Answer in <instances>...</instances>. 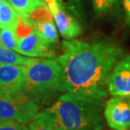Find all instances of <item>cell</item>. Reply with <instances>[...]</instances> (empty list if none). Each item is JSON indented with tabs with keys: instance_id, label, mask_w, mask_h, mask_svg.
<instances>
[{
	"instance_id": "16",
	"label": "cell",
	"mask_w": 130,
	"mask_h": 130,
	"mask_svg": "<svg viewBox=\"0 0 130 130\" xmlns=\"http://www.w3.org/2000/svg\"><path fill=\"white\" fill-rule=\"evenodd\" d=\"M118 0H92L95 9L98 12H106L114 7Z\"/></svg>"
},
{
	"instance_id": "12",
	"label": "cell",
	"mask_w": 130,
	"mask_h": 130,
	"mask_svg": "<svg viewBox=\"0 0 130 130\" xmlns=\"http://www.w3.org/2000/svg\"><path fill=\"white\" fill-rule=\"evenodd\" d=\"M20 14L9 3L5 0H0V29L16 27Z\"/></svg>"
},
{
	"instance_id": "1",
	"label": "cell",
	"mask_w": 130,
	"mask_h": 130,
	"mask_svg": "<svg viewBox=\"0 0 130 130\" xmlns=\"http://www.w3.org/2000/svg\"><path fill=\"white\" fill-rule=\"evenodd\" d=\"M123 56V49L108 41H64L63 53L57 58L63 92L103 101L108 95L109 75Z\"/></svg>"
},
{
	"instance_id": "9",
	"label": "cell",
	"mask_w": 130,
	"mask_h": 130,
	"mask_svg": "<svg viewBox=\"0 0 130 130\" xmlns=\"http://www.w3.org/2000/svg\"><path fill=\"white\" fill-rule=\"evenodd\" d=\"M107 90L111 96L130 98V53L113 67L108 78Z\"/></svg>"
},
{
	"instance_id": "6",
	"label": "cell",
	"mask_w": 130,
	"mask_h": 130,
	"mask_svg": "<svg viewBox=\"0 0 130 130\" xmlns=\"http://www.w3.org/2000/svg\"><path fill=\"white\" fill-rule=\"evenodd\" d=\"M103 116L111 129L130 130V98H110L104 106Z\"/></svg>"
},
{
	"instance_id": "10",
	"label": "cell",
	"mask_w": 130,
	"mask_h": 130,
	"mask_svg": "<svg viewBox=\"0 0 130 130\" xmlns=\"http://www.w3.org/2000/svg\"><path fill=\"white\" fill-rule=\"evenodd\" d=\"M27 18L35 25L36 30L42 39L49 44L58 41V29L50 10L46 5L40 6L28 14Z\"/></svg>"
},
{
	"instance_id": "5",
	"label": "cell",
	"mask_w": 130,
	"mask_h": 130,
	"mask_svg": "<svg viewBox=\"0 0 130 130\" xmlns=\"http://www.w3.org/2000/svg\"><path fill=\"white\" fill-rule=\"evenodd\" d=\"M38 110L37 102L25 95L14 97L0 96V122L28 123L38 113Z\"/></svg>"
},
{
	"instance_id": "4",
	"label": "cell",
	"mask_w": 130,
	"mask_h": 130,
	"mask_svg": "<svg viewBox=\"0 0 130 130\" xmlns=\"http://www.w3.org/2000/svg\"><path fill=\"white\" fill-rule=\"evenodd\" d=\"M15 35L17 40L15 52L18 53L30 58H53L54 53L50 44L39 35L35 25L27 17L20 15L15 27Z\"/></svg>"
},
{
	"instance_id": "18",
	"label": "cell",
	"mask_w": 130,
	"mask_h": 130,
	"mask_svg": "<svg viewBox=\"0 0 130 130\" xmlns=\"http://www.w3.org/2000/svg\"><path fill=\"white\" fill-rule=\"evenodd\" d=\"M123 5L124 9L126 11L127 19H128V22L130 25V0H123Z\"/></svg>"
},
{
	"instance_id": "8",
	"label": "cell",
	"mask_w": 130,
	"mask_h": 130,
	"mask_svg": "<svg viewBox=\"0 0 130 130\" xmlns=\"http://www.w3.org/2000/svg\"><path fill=\"white\" fill-rule=\"evenodd\" d=\"M43 1L53 15L57 29L65 40H73L81 35L82 27L79 22L64 9L58 0Z\"/></svg>"
},
{
	"instance_id": "14",
	"label": "cell",
	"mask_w": 130,
	"mask_h": 130,
	"mask_svg": "<svg viewBox=\"0 0 130 130\" xmlns=\"http://www.w3.org/2000/svg\"><path fill=\"white\" fill-rule=\"evenodd\" d=\"M29 130H57L51 123L46 111L38 112L29 123Z\"/></svg>"
},
{
	"instance_id": "11",
	"label": "cell",
	"mask_w": 130,
	"mask_h": 130,
	"mask_svg": "<svg viewBox=\"0 0 130 130\" xmlns=\"http://www.w3.org/2000/svg\"><path fill=\"white\" fill-rule=\"evenodd\" d=\"M36 58L23 56L17 52L7 48L0 44V64L7 65H21L29 66L36 60Z\"/></svg>"
},
{
	"instance_id": "21",
	"label": "cell",
	"mask_w": 130,
	"mask_h": 130,
	"mask_svg": "<svg viewBox=\"0 0 130 130\" xmlns=\"http://www.w3.org/2000/svg\"><path fill=\"white\" fill-rule=\"evenodd\" d=\"M103 130H105V129H103Z\"/></svg>"
},
{
	"instance_id": "13",
	"label": "cell",
	"mask_w": 130,
	"mask_h": 130,
	"mask_svg": "<svg viewBox=\"0 0 130 130\" xmlns=\"http://www.w3.org/2000/svg\"><path fill=\"white\" fill-rule=\"evenodd\" d=\"M7 1L20 15L27 17L36 8L45 5L43 0H5Z\"/></svg>"
},
{
	"instance_id": "15",
	"label": "cell",
	"mask_w": 130,
	"mask_h": 130,
	"mask_svg": "<svg viewBox=\"0 0 130 130\" xmlns=\"http://www.w3.org/2000/svg\"><path fill=\"white\" fill-rule=\"evenodd\" d=\"M16 43L17 40L14 29H10V28L1 29V32H0V44L1 45L15 51Z\"/></svg>"
},
{
	"instance_id": "7",
	"label": "cell",
	"mask_w": 130,
	"mask_h": 130,
	"mask_svg": "<svg viewBox=\"0 0 130 130\" xmlns=\"http://www.w3.org/2000/svg\"><path fill=\"white\" fill-rule=\"evenodd\" d=\"M25 66L0 64V96L14 97L25 95Z\"/></svg>"
},
{
	"instance_id": "3",
	"label": "cell",
	"mask_w": 130,
	"mask_h": 130,
	"mask_svg": "<svg viewBox=\"0 0 130 130\" xmlns=\"http://www.w3.org/2000/svg\"><path fill=\"white\" fill-rule=\"evenodd\" d=\"M57 92H63L62 70L57 59L37 58L25 67V95L37 102Z\"/></svg>"
},
{
	"instance_id": "2",
	"label": "cell",
	"mask_w": 130,
	"mask_h": 130,
	"mask_svg": "<svg viewBox=\"0 0 130 130\" xmlns=\"http://www.w3.org/2000/svg\"><path fill=\"white\" fill-rule=\"evenodd\" d=\"M103 101L66 92L44 111L57 130H103Z\"/></svg>"
},
{
	"instance_id": "19",
	"label": "cell",
	"mask_w": 130,
	"mask_h": 130,
	"mask_svg": "<svg viewBox=\"0 0 130 130\" xmlns=\"http://www.w3.org/2000/svg\"><path fill=\"white\" fill-rule=\"evenodd\" d=\"M59 2H61V1H72V0H58Z\"/></svg>"
},
{
	"instance_id": "17",
	"label": "cell",
	"mask_w": 130,
	"mask_h": 130,
	"mask_svg": "<svg viewBox=\"0 0 130 130\" xmlns=\"http://www.w3.org/2000/svg\"><path fill=\"white\" fill-rule=\"evenodd\" d=\"M0 130H29L25 123L14 121L0 122Z\"/></svg>"
},
{
	"instance_id": "20",
	"label": "cell",
	"mask_w": 130,
	"mask_h": 130,
	"mask_svg": "<svg viewBox=\"0 0 130 130\" xmlns=\"http://www.w3.org/2000/svg\"><path fill=\"white\" fill-rule=\"evenodd\" d=\"M0 32H1V30H0Z\"/></svg>"
}]
</instances>
